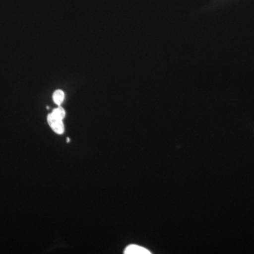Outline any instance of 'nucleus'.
Wrapping results in <instances>:
<instances>
[{
	"instance_id": "39448f33",
	"label": "nucleus",
	"mask_w": 254,
	"mask_h": 254,
	"mask_svg": "<svg viewBox=\"0 0 254 254\" xmlns=\"http://www.w3.org/2000/svg\"><path fill=\"white\" fill-rule=\"evenodd\" d=\"M70 141V139H69V138H67V139H66V142H69Z\"/></svg>"
},
{
	"instance_id": "20e7f679",
	"label": "nucleus",
	"mask_w": 254,
	"mask_h": 254,
	"mask_svg": "<svg viewBox=\"0 0 254 254\" xmlns=\"http://www.w3.org/2000/svg\"><path fill=\"white\" fill-rule=\"evenodd\" d=\"M50 114H51L55 118L63 120V119L65 118V115H66V112H65L64 109L62 108V107H59V108H55V109L53 110V111Z\"/></svg>"
},
{
	"instance_id": "f03ea898",
	"label": "nucleus",
	"mask_w": 254,
	"mask_h": 254,
	"mask_svg": "<svg viewBox=\"0 0 254 254\" xmlns=\"http://www.w3.org/2000/svg\"><path fill=\"white\" fill-rule=\"evenodd\" d=\"M125 254H150V252L146 249L138 245H129L127 247L124 252Z\"/></svg>"
},
{
	"instance_id": "7ed1b4c3",
	"label": "nucleus",
	"mask_w": 254,
	"mask_h": 254,
	"mask_svg": "<svg viewBox=\"0 0 254 254\" xmlns=\"http://www.w3.org/2000/svg\"><path fill=\"white\" fill-rule=\"evenodd\" d=\"M64 97V93L62 90H57V91H55L54 94H53V101H54L55 104L60 106L63 103Z\"/></svg>"
},
{
	"instance_id": "f257e3e1",
	"label": "nucleus",
	"mask_w": 254,
	"mask_h": 254,
	"mask_svg": "<svg viewBox=\"0 0 254 254\" xmlns=\"http://www.w3.org/2000/svg\"><path fill=\"white\" fill-rule=\"evenodd\" d=\"M63 120H58L55 118L51 114H49L48 116V123L52 129L58 133V134H63L64 132V125Z\"/></svg>"
}]
</instances>
